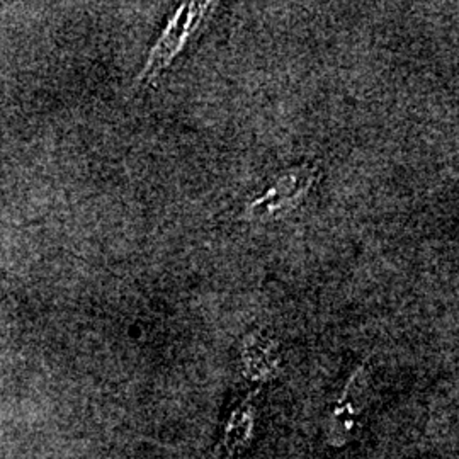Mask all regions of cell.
I'll return each instance as SVG.
<instances>
[{
  "label": "cell",
  "instance_id": "1",
  "mask_svg": "<svg viewBox=\"0 0 459 459\" xmlns=\"http://www.w3.org/2000/svg\"><path fill=\"white\" fill-rule=\"evenodd\" d=\"M213 2L182 4L176 14L169 19L164 31L148 55L147 64L140 72L138 82L152 83L174 58L195 39L206 16L213 11Z\"/></svg>",
  "mask_w": 459,
  "mask_h": 459
},
{
  "label": "cell",
  "instance_id": "2",
  "mask_svg": "<svg viewBox=\"0 0 459 459\" xmlns=\"http://www.w3.org/2000/svg\"><path fill=\"white\" fill-rule=\"evenodd\" d=\"M316 169L312 165H298L282 174L263 196L247 206V213L254 220H274L291 213L312 189Z\"/></svg>",
  "mask_w": 459,
  "mask_h": 459
},
{
  "label": "cell",
  "instance_id": "3",
  "mask_svg": "<svg viewBox=\"0 0 459 459\" xmlns=\"http://www.w3.org/2000/svg\"><path fill=\"white\" fill-rule=\"evenodd\" d=\"M242 359L247 377L254 381H267L276 377L279 368V354L276 342L261 333L247 337Z\"/></svg>",
  "mask_w": 459,
  "mask_h": 459
},
{
  "label": "cell",
  "instance_id": "4",
  "mask_svg": "<svg viewBox=\"0 0 459 459\" xmlns=\"http://www.w3.org/2000/svg\"><path fill=\"white\" fill-rule=\"evenodd\" d=\"M254 420L255 411L250 398H247L246 402L231 413V419L225 430L223 443L231 455L244 451L250 443L254 432Z\"/></svg>",
  "mask_w": 459,
  "mask_h": 459
}]
</instances>
